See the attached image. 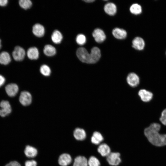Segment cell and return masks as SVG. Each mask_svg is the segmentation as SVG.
I'll list each match as a JSON object with an SVG mask.
<instances>
[{"label": "cell", "mask_w": 166, "mask_h": 166, "mask_svg": "<svg viewBox=\"0 0 166 166\" xmlns=\"http://www.w3.org/2000/svg\"><path fill=\"white\" fill-rule=\"evenodd\" d=\"M160 125L157 123H152L144 130V134L148 141L153 145L161 147L166 145V134L159 133Z\"/></svg>", "instance_id": "6da1fadb"}, {"label": "cell", "mask_w": 166, "mask_h": 166, "mask_svg": "<svg viewBox=\"0 0 166 166\" xmlns=\"http://www.w3.org/2000/svg\"><path fill=\"white\" fill-rule=\"evenodd\" d=\"M76 55L81 62L88 64H94L98 61L100 58L99 52L96 49L92 48L89 53L84 47L78 48L76 51Z\"/></svg>", "instance_id": "7a4b0ae2"}, {"label": "cell", "mask_w": 166, "mask_h": 166, "mask_svg": "<svg viewBox=\"0 0 166 166\" xmlns=\"http://www.w3.org/2000/svg\"><path fill=\"white\" fill-rule=\"evenodd\" d=\"M120 156L121 154L118 152H111L106 157V160L110 165L117 166L121 161Z\"/></svg>", "instance_id": "3957f363"}, {"label": "cell", "mask_w": 166, "mask_h": 166, "mask_svg": "<svg viewBox=\"0 0 166 166\" xmlns=\"http://www.w3.org/2000/svg\"><path fill=\"white\" fill-rule=\"evenodd\" d=\"M19 101L23 106L29 105L32 101V96L31 93L27 91H22L19 97Z\"/></svg>", "instance_id": "277c9868"}, {"label": "cell", "mask_w": 166, "mask_h": 166, "mask_svg": "<svg viewBox=\"0 0 166 166\" xmlns=\"http://www.w3.org/2000/svg\"><path fill=\"white\" fill-rule=\"evenodd\" d=\"M0 116L2 117L9 115L11 112L12 109L9 102L7 101L3 100L0 103Z\"/></svg>", "instance_id": "5b68a950"}, {"label": "cell", "mask_w": 166, "mask_h": 166, "mask_svg": "<svg viewBox=\"0 0 166 166\" xmlns=\"http://www.w3.org/2000/svg\"><path fill=\"white\" fill-rule=\"evenodd\" d=\"M12 55L14 59L16 61H21L24 58L25 55L24 49L20 46H16L13 51Z\"/></svg>", "instance_id": "8992f818"}, {"label": "cell", "mask_w": 166, "mask_h": 166, "mask_svg": "<svg viewBox=\"0 0 166 166\" xmlns=\"http://www.w3.org/2000/svg\"><path fill=\"white\" fill-rule=\"evenodd\" d=\"M127 81L128 85L132 87L137 86L140 83V78L138 76L134 73H131L128 75Z\"/></svg>", "instance_id": "52a82bcc"}, {"label": "cell", "mask_w": 166, "mask_h": 166, "mask_svg": "<svg viewBox=\"0 0 166 166\" xmlns=\"http://www.w3.org/2000/svg\"><path fill=\"white\" fill-rule=\"evenodd\" d=\"M138 95L141 100L145 102L150 101L153 97L152 92L144 89L140 90L138 92Z\"/></svg>", "instance_id": "ba28073f"}, {"label": "cell", "mask_w": 166, "mask_h": 166, "mask_svg": "<svg viewBox=\"0 0 166 166\" xmlns=\"http://www.w3.org/2000/svg\"><path fill=\"white\" fill-rule=\"evenodd\" d=\"M92 35L95 41L98 43L103 42L106 39V35L104 32L101 29L97 28L94 30Z\"/></svg>", "instance_id": "9c48e42d"}, {"label": "cell", "mask_w": 166, "mask_h": 166, "mask_svg": "<svg viewBox=\"0 0 166 166\" xmlns=\"http://www.w3.org/2000/svg\"><path fill=\"white\" fill-rule=\"evenodd\" d=\"M5 89L7 94L11 97L15 96L19 90L18 85L15 83H10L7 85L5 87Z\"/></svg>", "instance_id": "30bf717a"}, {"label": "cell", "mask_w": 166, "mask_h": 166, "mask_svg": "<svg viewBox=\"0 0 166 166\" xmlns=\"http://www.w3.org/2000/svg\"><path fill=\"white\" fill-rule=\"evenodd\" d=\"M71 156L68 154L64 153L60 155L58 159V163L61 166H67L72 162Z\"/></svg>", "instance_id": "8fae6325"}, {"label": "cell", "mask_w": 166, "mask_h": 166, "mask_svg": "<svg viewBox=\"0 0 166 166\" xmlns=\"http://www.w3.org/2000/svg\"><path fill=\"white\" fill-rule=\"evenodd\" d=\"M132 47L136 49L141 50L144 49L145 43L144 39L140 37H135L132 41Z\"/></svg>", "instance_id": "7c38bea8"}, {"label": "cell", "mask_w": 166, "mask_h": 166, "mask_svg": "<svg viewBox=\"0 0 166 166\" xmlns=\"http://www.w3.org/2000/svg\"><path fill=\"white\" fill-rule=\"evenodd\" d=\"M97 150L98 152L103 157H107L111 152L109 146L105 143L100 144L97 148Z\"/></svg>", "instance_id": "4fadbf2b"}, {"label": "cell", "mask_w": 166, "mask_h": 166, "mask_svg": "<svg viewBox=\"0 0 166 166\" xmlns=\"http://www.w3.org/2000/svg\"><path fill=\"white\" fill-rule=\"evenodd\" d=\"M73 135L75 138L78 140H84L86 136L85 131L83 128H77L73 131Z\"/></svg>", "instance_id": "5bb4252c"}, {"label": "cell", "mask_w": 166, "mask_h": 166, "mask_svg": "<svg viewBox=\"0 0 166 166\" xmlns=\"http://www.w3.org/2000/svg\"><path fill=\"white\" fill-rule=\"evenodd\" d=\"M32 32L34 34L38 37H41L43 36L45 34V29L42 25L37 23L33 27Z\"/></svg>", "instance_id": "9a60e30c"}, {"label": "cell", "mask_w": 166, "mask_h": 166, "mask_svg": "<svg viewBox=\"0 0 166 166\" xmlns=\"http://www.w3.org/2000/svg\"><path fill=\"white\" fill-rule=\"evenodd\" d=\"M112 33L114 37L120 39L125 38L127 35V32L125 30L118 28L113 29Z\"/></svg>", "instance_id": "2e32d148"}, {"label": "cell", "mask_w": 166, "mask_h": 166, "mask_svg": "<svg viewBox=\"0 0 166 166\" xmlns=\"http://www.w3.org/2000/svg\"><path fill=\"white\" fill-rule=\"evenodd\" d=\"M24 152L26 156L30 158L35 157L38 154V151L36 148L29 145L26 146Z\"/></svg>", "instance_id": "e0dca14e"}, {"label": "cell", "mask_w": 166, "mask_h": 166, "mask_svg": "<svg viewBox=\"0 0 166 166\" xmlns=\"http://www.w3.org/2000/svg\"><path fill=\"white\" fill-rule=\"evenodd\" d=\"M104 10L107 14L110 15H114L116 13L117 7L113 3L109 2L105 5Z\"/></svg>", "instance_id": "ac0fdd59"}, {"label": "cell", "mask_w": 166, "mask_h": 166, "mask_svg": "<svg viewBox=\"0 0 166 166\" xmlns=\"http://www.w3.org/2000/svg\"><path fill=\"white\" fill-rule=\"evenodd\" d=\"M73 166H88V160L84 156H78L75 158Z\"/></svg>", "instance_id": "d6986e66"}, {"label": "cell", "mask_w": 166, "mask_h": 166, "mask_svg": "<svg viewBox=\"0 0 166 166\" xmlns=\"http://www.w3.org/2000/svg\"><path fill=\"white\" fill-rule=\"evenodd\" d=\"M27 54L28 57L31 60H36L39 57V52L36 47H31L27 50Z\"/></svg>", "instance_id": "ffe728a7"}, {"label": "cell", "mask_w": 166, "mask_h": 166, "mask_svg": "<svg viewBox=\"0 0 166 166\" xmlns=\"http://www.w3.org/2000/svg\"><path fill=\"white\" fill-rule=\"evenodd\" d=\"M104 140L102 135L99 132L95 131L93 134L91 138V142L95 145L99 144Z\"/></svg>", "instance_id": "44dd1931"}, {"label": "cell", "mask_w": 166, "mask_h": 166, "mask_svg": "<svg viewBox=\"0 0 166 166\" xmlns=\"http://www.w3.org/2000/svg\"><path fill=\"white\" fill-rule=\"evenodd\" d=\"M11 61L9 54L7 52L3 51L0 53V63L4 65L9 64Z\"/></svg>", "instance_id": "7402d4cb"}, {"label": "cell", "mask_w": 166, "mask_h": 166, "mask_svg": "<svg viewBox=\"0 0 166 166\" xmlns=\"http://www.w3.org/2000/svg\"><path fill=\"white\" fill-rule=\"evenodd\" d=\"M52 41L55 44H59L61 42L63 36L61 33L58 30H55L53 33L51 37Z\"/></svg>", "instance_id": "603a6c76"}, {"label": "cell", "mask_w": 166, "mask_h": 166, "mask_svg": "<svg viewBox=\"0 0 166 166\" xmlns=\"http://www.w3.org/2000/svg\"><path fill=\"white\" fill-rule=\"evenodd\" d=\"M43 52L46 55L48 56H52L56 54V49L52 45H47L44 47Z\"/></svg>", "instance_id": "cb8c5ba5"}, {"label": "cell", "mask_w": 166, "mask_h": 166, "mask_svg": "<svg viewBox=\"0 0 166 166\" xmlns=\"http://www.w3.org/2000/svg\"><path fill=\"white\" fill-rule=\"evenodd\" d=\"M130 11L131 13L133 14H139L142 12V7L139 4L134 3L132 4L130 7Z\"/></svg>", "instance_id": "d4e9b609"}, {"label": "cell", "mask_w": 166, "mask_h": 166, "mask_svg": "<svg viewBox=\"0 0 166 166\" xmlns=\"http://www.w3.org/2000/svg\"><path fill=\"white\" fill-rule=\"evenodd\" d=\"M40 71L43 75L45 77L49 76L51 73L50 68L46 65H43L40 67Z\"/></svg>", "instance_id": "484cf974"}, {"label": "cell", "mask_w": 166, "mask_h": 166, "mask_svg": "<svg viewBox=\"0 0 166 166\" xmlns=\"http://www.w3.org/2000/svg\"><path fill=\"white\" fill-rule=\"evenodd\" d=\"M88 166H100V162L99 160L96 157L91 156L88 160Z\"/></svg>", "instance_id": "4316f807"}, {"label": "cell", "mask_w": 166, "mask_h": 166, "mask_svg": "<svg viewBox=\"0 0 166 166\" xmlns=\"http://www.w3.org/2000/svg\"><path fill=\"white\" fill-rule=\"evenodd\" d=\"M19 3L20 6L25 10L30 8L32 5V2L30 0H20Z\"/></svg>", "instance_id": "83f0119b"}, {"label": "cell", "mask_w": 166, "mask_h": 166, "mask_svg": "<svg viewBox=\"0 0 166 166\" xmlns=\"http://www.w3.org/2000/svg\"><path fill=\"white\" fill-rule=\"evenodd\" d=\"M76 40L77 43L78 45H83L86 42V38L84 34H80L77 36Z\"/></svg>", "instance_id": "f1b7e54d"}, {"label": "cell", "mask_w": 166, "mask_h": 166, "mask_svg": "<svg viewBox=\"0 0 166 166\" xmlns=\"http://www.w3.org/2000/svg\"><path fill=\"white\" fill-rule=\"evenodd\" d=\"M159 120L162 124L166 125V108L162 112Z\"/></svg>", "instance_id": "f546056e"}, {"label": "cell", "mask_w": 166, "mask_h": 166, "mask_svg": "<svg viewBox=\"0 0 166 166\" xmlns=\"http://www.w3.org/2000/svg\"><path fill=\"white\" fill-rule=\"evenodd\" d=\"M25 166H37V163L34 160H28L25 162Z\"/></svg>", "instance_id": "4dcf8cb0"}, {"label": "cell", "mask_w": 166, "mask_h": 166, "mask_svg": "<svg viewBox=\"0 0 166 166\" xmlns=\"http://www.w3.org/2000/svg\"><path fill=\"white\" fill-rule=\"evenodd\" d=\"M5 166H21L20 164L16 161H11Z\"/></svg>", "instance_id": "1f68e13d"}, {"label": "cell", "mask_w": 166, "mask_h": 166, "mask_svg": "<svg viewBox=\"0 0 166 166\" xmlns=\"http://www.w3.org/2000/svg\"><path fill=\"white\" fill-rule=\"evenodd\" d=\"M5 81V78L3 76L0 74V87L3 85Z\"/></svg>", "instance_id": "d6a6232c"}, {"label": "cell", "mask_w": 166, "mask_h": 166, "mask_svg": "<svg viewBox=\"0 0 166 166\" xmlns=\"http://www.w3.org/2000/svg\"><path fill=\"white\" fill-rule=\"evenodd\" d=\"M8 3L7 0H0V6H6Z\"/></svg>", "instance_id": "836d02e7"}, {"label": "cell", "mask_w": 166, "mask_h": 166, "mask_svg": "<svg viewBox=\"0 0 166 166\" xmlns=\"http://www.w3.org/2000/svg\"><path fill=\"white\" fill-rule=\"evenodd\" d=\"M83 1L85 2H86L90 3V2H94L95 0H83Z\"/></svg>", "instance_id": "e575fe53"}, {"label": "cell", "mask_w": 166, "mask_h": 166, "mask_svg": "<svg viewBox=\"0 0 166 166\" xmlns=\"http://www.w3.org/2000/svg\"><path fill=\"white\" fill-rule=\"evenodd\" d=\"M1 39H0V49H1Z\"/></svg>", "instance_id": "d590c367"}, {"label": "cell", "mask_w": 166, "mask_h": 166, "mask_svg": "<svg viewBox=\"0 0 166 166\" xmlns=\"http://www.w3.org/2000/svg\"></svg>", "instance_id": "8d00e7d4"}]
</instances>
